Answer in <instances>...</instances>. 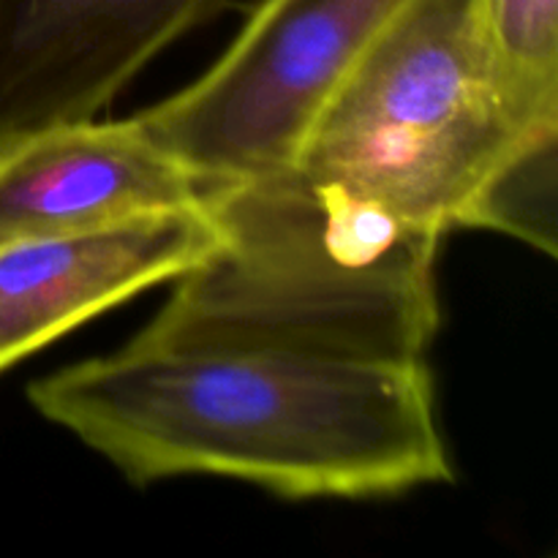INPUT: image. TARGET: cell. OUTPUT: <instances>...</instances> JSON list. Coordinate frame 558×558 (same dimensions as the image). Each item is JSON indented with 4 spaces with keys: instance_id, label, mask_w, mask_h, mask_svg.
I'll return each instance as SVG.
<instances>
[{
    "instance_id": "cell-7",
    "label": "cell",
    "mask_w": 558,
    "mask_h": 558,
    "mask_svg": "<svg viewBox=\"0 0 558 558\" xmlns=\"http://www.w3.org/2000/svg\"><path fill=\"white\" fill-rule=\"evenodd\" d=\"M205 194L136 114L0 134V245L178 210Z\"/></svg>"
},
{
    "instance_id": "cell-4",
    "label": "cell",
    "mask_w": 558,
    "mask_h": 558,
    "mask_svg": "<svg viewBox=\"0 0 558 558\" xmlns=\"http://www.w3.org/2000/svg\"><path fill=\"white\" fill-rule=\"evenodd\" d=\"M407 0H262L207 74L142 120L210 189L292 167L311 123Z\"/></svg>"
},
{
    "instance_id": "cell-5",
    "label": "cell",
    "mask_w": 558,
    "mask_h": 558,
    "mask_svg": "<svg viewBox=\"0 0 558 558\" xmlns=\"http://www.w3.org/2000/svg\"><path fill=\"white\" fill-rule=\"evenodd\" d=\"M229 0H0V134L93 120Z\"/></svg>"
},
{
    "instance_id": "cell-1",
    "label": "cell",
    "mask_w": 558,
    "mask_h": 558,
    "mask_svg": "<svg viewBox=\"0 0 558 558\" xmlns=\"http://www.w3.org/2000/svg\"><path fill=\"white\" fill-rule=\"evenodd\" d=\"M27 398L134 485L207 474L287 499H381L452 483L425 363L125 347Z\"/></svg>"
},
{
    "instance_id": "cell-2",
    "label": "cell",
    "mask_w": 558,
    "mask_h": 558,
    "mask_svg": "<svg viewBox=\"0 0 558 558\" xmlns=\"http://www.w3.org/2000/svg\"><path fill=\"white\" fill-rule=\"evenodd\" d=\"M202 202L218 243L131 349L425 363L445 234L298 167L216 183Z\"/></svg>"
},
{
    "instance_id": "cell-9",
    "label": "cell",
    "mask_w": 558,
    "mask_h": 558,
    "mask_svg": "<svg viewBox=\"0 0 558 558\" xmlns=\"http://www.w3.org/2000/svg\"><path fill=\"white\" fill-rule=\"evenodd\" d=\"M483 9L518 123H558V0H483Z\"/></svg>"
},
{
    "instance_id": "cell-6",
    "label": "cell",
    "mask_w": 558,
    "mask_h": 558,
    "mask_svg": "<svg viewBox=\"0 0 558 558\" xmlns=\"http://www.w3.org/2000/svg\"><path fill=\"white\" fill-rule=\"evenodd\" d=\"M218 229L205 202L0 245V374L145 289L199 265Z\"/></svg>"
},
{
    "instance_id": "cell-3",
    "label": "cell",
    "mask_w": 558,
    "mask_h": 558,
    "mask_svg": "<svg viewBox=\"0 0 558 558\" xmlns=\"http://www.w3.org/2000/svg\"><path fill=\"white\" fill-rule=\"evenodd\" d=\"M529 131L501 87L483 0H407L330 93L292 167L447 234Z\"/></svg>"
},
{
    "instance_id": "cell-8",
    "label": "cell",
    "mask_w": 558,
    "mask_h": 558,
    "mask_svg": "<svg viewBox=\"0 0 558 558\" xmlns=\"http://www.w3.org/2000/svg\"><path fill=\"white\" fill-rule=\"evenodd\" d=\"M558 123L529 131L463 205L456 229H490L556 256Z\"/></svg>"
}]
</instances>
